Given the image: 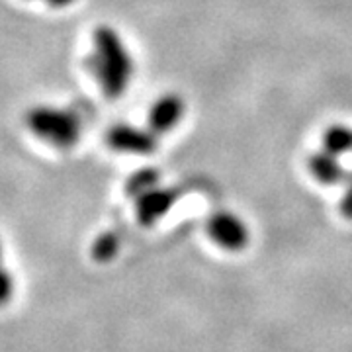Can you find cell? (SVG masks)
<instances>
[{
    "instance_id": "cell-7",
    "label": "cell",
    "mask_w": 352,
    "mask_h": 352,
    "mask_svg": "<svg viewBox=\"0 0 352 352\" xmlns=\"http://www.w3.org/2000/svg\"><path fill=\"white\" fill-rule=\"evenodd\" d=\"M309 168H311V175L323 184H337L344 178V170L339 164V159L329 151L315 153L309 161Z\"/></svg>"
},
{
    "instance_id": "cell-13",
    "label": "cell",
    "mask_w": 352,
    "mask_h": 352,
    "mask_svg": "<svg viewBox=\"0 0 352 352\" xmlns=\"http://www.w3.org/2000/svg\"><path fill=\"white\" fill-rule=\"evenodd\" d=\"M71 2H75V0H47V4L53 6V8H65V6H69Z\"/></svg>"
},
{
    "instance_id": "cell-12",
    "label": "cell",
    "mask_w": 352,
    "mask_h": 352,
    "mask_svg": "<svg viewBox=\"0 0 352 352\" xmlns=\"http://www.w3.org/2000/svg\"><path fill=\"white\" fill-rule=\"evenodd\" d=\"M340 212H342V215H344L346 219H352V180L351 186L346 190V194H344V198L340 201Z\"/></svg>"
},
{
    "instance_id": "cell-10",
    "label": "cell",
    "mask_w": 352,
    "mask_h": 352,
    "mask_svg": "<svg viewBox=\"0 0 352 352\" xmlns=\"http://www.w3.org/2000/svg\"><path fill=\"white\" fill-rule=\"evenodd\" d=\"M157 180H159V176H157L155 170H141V173L133 175L127 180V194L133 196V198H138L141 194H145L147 190L155 188L157 186Z\"/></svg>"
},
{
    "instance_id": "cell-2",
    "label": "cell",
    "mask_w": 352,
    "mask_h": 352,
    "mask_svg": "<svg viewBox=\"0 0 352 352\" xmlns=\"http://www.w3.org/2000/svg\"><path fill=\"white\" fill-rule=\"evenodd\" d=\"M25 124L36 138L57 149H69L80 138V120L71 110L50 106L32 108L25 116Z\"/></svg>"
},
{
    "instance_id": "cell-4",
    "label": "cell",
    "mask_w": 352,
    "mask_h": 352,
    "mask_svg": "<svg viewBox=\"0 0 352 352\" xmlns=\"http://www.w3.org/2000/svg\"><path fill=\"white\" fill-rule=\"evenodd\" d=\"M108 145L122 153H139V155H147L155 149V138L149 131H143L138 127L116 126L108 133Z\"/></svg>"
},
{
    "instance_id": "cell-6",
    "label": "cell",
    "mask_w": 352,
    "mask_h": 352,
    "mask_svg": "<svg viewBox=\"0 0 352 352\" xmlns=\"http://www.w3.org/2000/svg\"><path fill=\"white\" fill-rule=\"evenodd\" d=\"M184 116V104L175 94H166L153 106L149 113V127L153 133L170 131L173 127L182 120Z\"/></svg>"
},
{
    "instance_id": "cell-5",
    "label": "cell",
    "mask_w": 352,
    "mask_h": 352,
    "mask_svg": "<svg viewBox=\"0 0 352 352\" xmlns=\"http://www.w3.org/2000/svg\"><path fill=\"white\" fill-rule=\"evenodd\" d=\"M135 200H138L135 212H138L139 223L153 226L155 221H159L173 208V204H175V192L155 186V188L147 190L145 194L138 196Z\"/></svg>"
},
{
    "instance_id": "cell-8",
    "label": "cell",
    "mask_w": 352,
    "mask_h": 352,
    "mask_svg": "<svg viewBox=\"0 0 352 352\" xmlns=\"http://www.w3.org/2000/svg\"><path fill=\"white\" fill-rule=\"evenodd\" d=\"M352 149V131L346 127L335 126L325 133V151L339 157L342 153H349Z\"/></svg>"
},
{
    "instance_id": "cell-3",
    "label": "cell",
    "mask_w": 352,
    "mask_h": 352,
    "mask_svg": "<svg viewBox=\"0 0 352 352\" xmlns=\"http://www.w3.org/2000/svg\"><path fill=\"white\" fill-rule=\"evenodd\" d=\"M208 235L215 245L229 252L243 251L249 243V229L245 221L229 212H219L208 219Z\"/></svg>"
},
{
    "instance_id": "cell-1",
    "label": "cell",
    "mask_w": 352,
    "mask_h": 352,
    "mask_svg": "<svg viewBox=\"0 0 352 352\" xmlns=\"http://www.w3.org/2000/svg\"><path fill=\"white\" fill-rule=\"evenodd\" d=\"M87 67L108 98H120L133 76V59L120 34L110 25L96 28L94 51L88 57Z\"/></svg>"
},
{
    "instance_id": "cell-9",
    "label": "cell",
    "mask_w": 352,
    "mask_h": 352,
    "mask_svg": "<svg viewBox=\"0 0 352 352\" xmlns=\"http://www.w3.org/2000/svg\"><path fill=\"white\" fill-rule=\"evenodd\" d=\"M118 251H120V235L113 233V231L102 233L100 237L94 241V245H92V256L98 263L112 261L113 256L118 254Z\"/></svg>"
},
{
    "instance_id": "cell-11",
    "label": "cell",
    "mask_w": 352,
    "mask_h": 352,
    "mask_svg": "<svg viewBox=\"0 0 352 352\" xmlns=\"http://www.w3.org/2000/svg\"><path fill=\"white\" fill-rule=\"evenodd\" d=\"M14 294V280L12 274L4 268L2 264V247H0V307L12 300Z\"/></svg>"
}]
</instances>
